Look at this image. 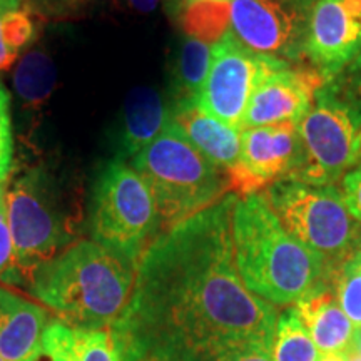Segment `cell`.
<instances>
[{
  "instance_id": "cell-10",
  "label": "cell",
  "mask_w": 361,
  "mask_h": 361,
  "mask_svg": "<svg viewBox=\"0 0 361 361\" xmlns=\"http://www.w3.org/2000/svg\"><path fill=\"white\" fill-rule=\"evenodd\" d=\"M311 4L305 0H231L229 30L251 51L293 64L305 59Z\"/></svg>"
},
{
  "instance_id": "cell-3",
  "label": "cell",
  "mask_w": 361,
  "mask_h": 361,
  "mask_svg": "<svg viewBox=\"0 0 361 361\" xmlns=\"http://www.w3.org/2000/svg\"><path fill=\"white\" fill-rule=\"evenodd\" d=\"M137 263L119 252L78 241L39 264L29 291L71 328H111L133 295Z\"/></svg>"
},
{
  "instance_id": "cell-23",
  "label": "cell",
  "mask_w": 361,
  "mask_h": 361,
  "mask_svg": "<svg viewBox=\"0 0 361 361\" xmlns=\"http://www.w3.org/2000/svg\"><path fill=\"white\" fill-rule=\"evenodd\" d=\"M79 361H121L111 328H72Z\"/></svg>"
},
{
  "instance_id": "cell-39",
  "label": "cell",
  "mask_w": 361,
  "mask_h": 361,
  "mask_svg": "<svg viewBox=\"0 0 361 361\" xmlns=\"http://www.w3.org/2000/svg\"><path fill=\"white\" fill-rule=\"evenodd\" d=\"M69 2H80V0H69Z\"/></svg>"
},
{
  "instance_id": "cell-9",
  "label": "cell",
  "mask_w": 361,
  "mask_h": 361,
  "mask_svg": "<svg viewBox=\"0 0 361 361\" xmlns=\"http://www.w3.org/2000/svg\"><path fill=\"white\" fill-rule=\"evenodd\" d=\"M293 64L251 51L228 30L211 47L209 71L196 97L207 116L241 133L247 104L258 85L273 72Z\"/></svg>"
},
{
  "instance_id": "cell-22",
  "label": "cell",
  "mask_w": 361,
  "mask_h": 361,
  "mask_svg": "<svg viewBox=\"0 0 361 361\" xmlns=\"http://www.w3.org/2000/svg\"><path fill=\"white\" fill-rule=\"evenodd\" d=\"M329 283L350 322L361 328V264L355 256L333 271Z\"/></svg>"
},
{
  "instance_id": "cell-28",
  "label": "cell",
  "mask_w": 361,
  "mask_h": 361,
  "mask_svg": "<svg viewBox=\"0 0 361 361\" xmlns=\"http://www.w3.org/2000/svg\"><path fill=\"white\" fill-rule=\"evenodd\" d=\"M340 191L350 214L361 224V164L343 176Z\"/></svg>"
},
{
  "instance_id": "cell-16",
  "label": "cell",
  "mask_w": 361,
  "mask_h": 361,
  "mask_svg": "<svg viewBox=\"0 0 361 361\" xmlns=\"http://www.w3.org/2000/svg\"><path fill=\"white\" fill-rule=\"evenodd\" d=\"M295 310L319 353H343L350 348L356 328L340 306L331 283L311 290L298 301Z\"/></svg>"
},
{
  "instance_id": "cell-14",
  "label": "cell",
  "mask_w": 361,
  "mask_h": 361,
  "mask_svg": "<svg viewBox=\"0 0 361 361\" xmlns=\"http://www.w3.org/2000/svg\"><path fill=\"white\" fill-rule=\"evenodd\" d=\"M49 323L47 310L0 286V355L7 361H34Z\"/></svg>"
},
{
  "instance_id": "cell-31",
  "label": "cell",
  "mask_w": 361,
  "mask_h": 361,
  "mask_svg": "<svg viewBox=\"0 0 361 361\" xmlns=\"http://www.w3.org/2000/svg\"><path fill=\"white\" fill-rule=\"evenodd\" d=\"M162 2H164L166 12H168L171 17H176V19H179L180 13H183L184 8L188 7L189 0H162Z\"/></svg>"
},
{
  "instance_id": "cell-27",
  "label": "cell",
  "mask_w": 361,
  "mask_h": 361,
  "mask_svg": "<svg viewBox=\"0 0 361 361\" xmlns=\"http://www.w3.org/2000/svg\"><path fill=\"white\" fill-rule=\"evenodd\" d=\"M12 128L8 112V94L0 84V184H6L12 166Z\"/></svg>"
},
{
  "instance_id": "cell-25",
  "label": "cell",
  "mask_w": 361,
  "mask_h": 361,
  "mask_svg": "<svg viewBox=\"0 0 361 361\" xmlns=\"http://www.w3.org/2000/svg\"><path fill=\"white\" fill-rule=\"evenodd\" d=\"M6 191V184H0V281L7 284H19L22 278L16 268L12 234L7 218Z\"/></svg>"
},
{
  "instance_id": "cell-17",
  "label": "cell",
  "mask_w": 361,
  "mask_h": 361,
  "mask_svg": "<svg viewBox=\"0 0 361 361\" xmlns=\"http://www.w3.org/2000/svg\"><path fill=\"white\" fill-rule=\"evenodd\" d=\"M171 121V109L156 89L130 90L123 107L117 159L133 161L164 130Z\"/></svg>"
},
{
  "instance_id": "cell-34",
  "label": "cell",
  "mask_w": 361,
  "mask_h": 361,
  "mask_svg": "<svg viewBox=\"0 0 361 361\" xmlns=\"http://www.w3.org/2000/svg\"><path fill=\"white\" fill-rule=\"evenodd\" d=\"M351 348H355L358 353L361 355V328H358L355 331V336H353V343H351Z\"/></svg>"
},
{
  "instance_id": "cell-2",
  "label": "cell",
  "mask_w": 361,
  "mask_h": 361,
  "mask_svg": "<svg viewBox=\"0 0 361 361\" xmlns=\"http://www.w3.org/2000/svg\"><path fill=\"white\" fill-rule=\"evenodd\" d=\"M231 229L234 261L246 290L273 306L296 305L331 279L326 261L284 228L263 192L238 197Z\"/></svg>"
},
{
  "instance_id": "cell-11",
  "label": "cell",
  "mask_w": 361,
  "mask_h": 361,
  "mask_svg": "<svg viewBox=\"0 0 361 361\" xmlns=\"http://www.w3.org/2000/svg\"><path fill=\"white\" fill-rule=\"evenodd\" d=\"M303 161L305 151L298 124L241 130L238 164L228 174L229 192L238 197L263 192L278 180L293 178Z\"/></svg>"
},
{
  "instance_id": "cell-40",
  "label": "cell",
  "mask_w": 361,
  "mask_h": 361,
  "mask_svg": "<svg viewBox=\"0 0 361 361\" xmlns=\"http://www.w3.org/2000/svg\"><path fill=\"white\" fill-rule=\"evenodd\" d=\"M305 2H314V0H305Z\"/></svg>"
},
{
  "instance_id": "cell-24",
  "label": "cell",
  "mask_w": 361,
  "mask_h": 361,
  "mask_svg": "<svg viewBox=\"0 0 361 361\" xmlns=\"http://www.w3.org/2000/svg\"><path fill=\"white\" fill-rule=\"evenodd\" d=\"M34 361H79L72 328L59 319L49 323Z\"/></svg>"
},
{
  "instance_id": "cell-1",
  "label": "cell",
  "mask_w": 361,
  "mask_h": 361,
  "mask_svg": "<svg viewBox=\"0 0 361 361\" xmlns=\"http://www.w3.org/2000/svg\"><path fill=\"white\" fill-rule=\"evenodd\" d=\"M236 200L226 194L146 247L111 326L121 361H189L245 343L273 348L276 306L246 290L234 261Z\"/></svg>"
},
{
  "instance_id": "cell-35",
  "label": "cell",
  "mask_w": 361,
  "mask_h": 361,
  "mask_svg": "<svg viewBox=\"0 0 361 361\" xmlns=\"http://www.w3.org/2000/svg\"><path fill=\"white\" fill-rule=\"evenodd\" d=\"M361 164V134H360V139H358V147H356V166ZM355 166V168H356Z\"/></svg>"
},
{
  "instance_id": "cell-26",
  "label": "cell",
  "mask_w": 361,
  "mask_h": 361,
  "mask_svg": "<svg viewBox=\"0 0 361 361\" xmlns=\"http://www.w3.org/2000/svg\"><path fill=\"white\" fill-rule=\"evenodd\" d=\"M273 348L259 343H245V345L231 346L216 353L202 355L189 361H274Z\"/></svg>"
},
{
  "instance_id": "cell-4",
  "label": "cell",
  "mask_w": 361,
  "mask_h": 361,
  "mask_svg": "<svg viewBox=\"0 0 361 361\" xmlns=\"http://www.w3.org/2000/svg\"><path fill=\"white\" fill-rule=\"evenodd\" d=\"M130 166L151 189L161 233L192 218L229 194L226 174L188 141L173 119L130 161Z\"/></svg>"
},
{
  "instance_id": "cell-33",
  "label": "cell",
  "mask_w": 361,
  "mask_h": 361,
  "mask_svg": "<svg viewBox=\"0 0 361 361\" xmlns=\"http://www.w3.org/2000/svg\"><path fill=\"white\" fill-rule=\"evenodd\" d=\"M343 355H345L346 361H361V355L355 348H351V346L346 351H343Z\"/></svg>"
},
{
  "instance_id": "cell-6",
  "label": "cell",
  "mask_w": 361,
  "mask_h": 361,
  "mask_svg": "<svg viewBox=\"0 0 361 361\" xmlns=\"http://www.w3.org/2000/svg\"><path fill=\"white\" fill-rule=\"evenodd\" d=\"M284 228L326 261L331 271L361 250V224L350 214L336 186L283 179L264 191Z\"/></svg>"
},
{
  "instance_id": "cell-8",
  "label": "cell",
  "mask_w": 361,
  "mask_h": 361,
  "mask_svg": "<svg viewBox=\"0 0 361 361\" xmlns=\"http://www.w3.org/2000/svg\"><path fill=\"white\" fill-rule=\"evenodd\" d=\"M89 228L92 241L134 263L159 236L154 197L129 162L116 157L102 171L94 188Z\"/></svg>"
},
{
  "instance_id": "cell-36",
  "label": "cell",
  "mask_w": 361,
  "mask_h": 361,
  "mask_svg": "<svg viewBox=\"0 0 361 361\" xmlns=\"http://www.w3.org/2000/svg\"><path fill=\"white\" fill-rule=\"evenodd\" d=\"M355 258H356V261H358V263L361 264V250H360L358 252H356V255H355Z\"/></svg>"
},
{
  "instance_id": "cell-32",
  "label": "cell",
  "mask_w": 361,
  "mask_h": 361,
  "mask_svg": "<svg viewBox=\"0 0 361 361\" xmlns=\"http://www.w3.org/2000/svg\"><path fill=\"white\" fill-rule=\"evenodd\" d=\"M318 361H346L343 353H322Z\"/></svg>"
},
{
  "instance_id": "cell-37",
  "label": "cell",
  "mask_w": 361,
  "mask_h": 361,
  "mask_svg": "<svg viewBox=\"0 0 361 361\" xmlns=\"http://www.w3.org/2000/svg\"><path fill=\"white\" fill-rule=\"evenodd\" d=\"M192 2H197V0H189V4H192ZM218 2H231V0H218ZM188 4V6H189Z\"/></svg>"
},
{
  "instance_id": "cell-29",
  "label": "cell",
  "mask_w": 361,
  "mask_h": 361,
  "mask_svg": "<svg viewBox=\"0 0 361 361\" xmlns=\"http://www.w3.org/2000/svg\"><path fill=\"white\" fill-rule=\"evenodd\" d=\"M126 7L130 11L139 12V13H151L154 12L157 6H159L161 0H121Z\"/></svg>"
},
{
  "instance_id": "cell-20",
  "label": "cell",
  "mask_w": 361,
  "mask_h": 361,
  "mask_svg": "<svg viewBox=\"0 0 361 361\" xmlns=\"http://www.w3.org/2000/svg\"><path fill=\"white\" fill-rule=\"evenodd\" d=\"M274 361H318L319 350L298 316L295 306L278 316L273 341Z\"/></svg>"
},
{
  "instance_id": "cell-13",
  "label": "cell",
  "mask_w": 361,
  "mask_h": 361,
  "mask_svg": "<svg viewBox=\"0 0 361 361\" xmlns=\"http://www.w3.org/2000/svg\"><path fill=\"white\" fill-rule=\"evenodd\" d=\"M324 84L326 79L311 66H290L273 72L251 96L243 130L276 124L300 126Z\"/></svg>"
},
{
  "instance_id": "cell-19",
  "label": "cell",
  "mask_w": 361,
  "mask_h": 361,
  "mask_svg": "<svg viewBox=\"0 0 361 361\" xmlns=\"http://www.w3.org/2000/svg\"><path fill=\"white\" fill-rule=\"evenodd\" d=\"M56 85V66L44 51L27 52L13 74V87L24 104L39 106L52 94Z\"/></svg>"
},
{
  "instance_id": "cell-12",
  "label": "cell",
  "mask_w": 361,
  "mask_h": 361,
  "mask_svg": "<svg viewBox=\"0 0 361 361\" xmlns=\"http://www.w3.org/2000/svg\"><path fill=\"white\" fill-rule=\"evenodd\" d=\"M361 52V0H314L306 30L305 59L333 80Z\"/></svg>"
},
{
  "instance_id": "cell-38",
  "label": "cell",
  "mask_w": 361,
  "mask_h": 361,
  "mask_svg": "<svg viewBox=\"0 0 361 361\" xmlns=\"http://www.w3.org/2000/svg\"><path fill=\"white\" fill-rule=\"evenodd\" d=\"M0 361H7V360H6V358H4V356H2V355H0Z\"/></svg>"
},
{
  "instance_id": "cell-5",
  "label": "cell",
  "mask_w": 361,
  "mask_h": 361,
  "mask_svg": "<svg viewBox=\"0 0 361 361\" xmlns=\"http://www.w3.org/2000/svg\"><path fill=\"white\" fill-rule=\"evenodd\" d=\"M16 268L22 281L45 261L78 243L79 216L45 169L22 174L6 191Z\"/></svg>"
},
{
  "instance_id": "cell-15",
  "label": "cell",
  "mask_w": 361,
  "mask_h": 361,
  "mask_svg": "<svg viewBox=\"0 0 361 361\" xmlns=\"http://www.w3.org/2000/svg\"><path fill=\"white\" fill-rule=\"evenodd\" d=\"M171 119L207 161L228 174L238 164L241 133L202 112L196 102L171 104Z\"/></svg>"
},
{
  "instance_id": "cell-30",
  "label": "cell",
  "mask_w": 361,
  "mask_h": 361,
  "mask_svg": "<svg viewBox=\"0 0 361 361\" xmlns=\"http://www.w3.org/2000/svg\"><path fill=\"white\" fill-rule=\"evenodd\" d=\"M350 87L361 96V52L350 64Z\"/></svg>"
},
{
  "instance_id": "cell-18",
  "label": "cell",
  "mask_w": 361,
  "mask_h": 361,
  "mask_svg": "<svg viewBox=\"0 0 361 361\" xmlns=\"http://www.w3.org/2000/svg\"><path fill=\"white\" fill-rule=\"evenodd\" d=\"M211 47L192 37H184L179 45L173 71V102H196L209 71Z\"/></svg>"
},
{
  "instance_id": "cell-21",
  "label": "cell",
  "mask_w": 361,
  "mask_h": 361,
  "mask_svg": "<svg viewBox=\"0 0 361 361\" xmlns=\"http://www.w3.org/2000/svg\"><path fill=\"white\" fill-rule=\"evenodd\" d=\"M184 35L214 45L229 30V2L197 0L179 16Z\"/></svg>"
},
{
  "instance_id": "cell-7",
  "label": "cell",
  "mask_w": 361,
  "mask_h": 361,
  "mask_svg": "<svg viewBox=\"0 0 361 361\" xmlns=\"http://www.w3.org/2000/svg\"><path fill=\"white\" fill-rule=\"evenodd\" d=\"M305 161L290 179L311 186H335L356 166L361 134V96L348 85L328 80L301 121Z\"/></svg>"
}]
</instances>
